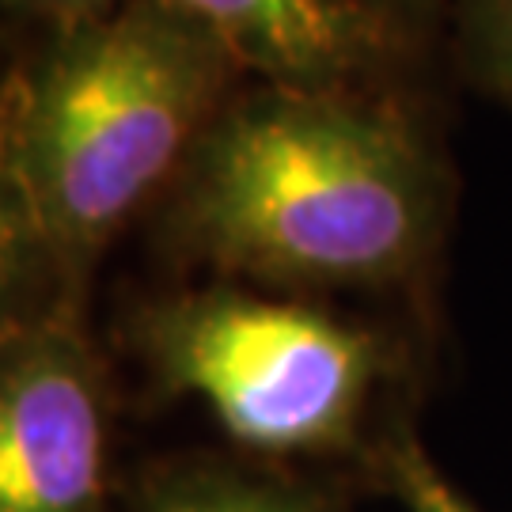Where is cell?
<instances>
[{
  "label": "cell",
  "instance_id": "obj_8",
  "mask_svg": "<svg viewBox=\"0 0 512 512\" xmlns=\"http://www.w3.org/2000/svg\"><path fill=\"white\" fill-rule=\"evenodd\" d=\"M448 54L459 84L512 107V0H452Z\"/></svg>",
  "mask_w": 512,
  "mask_h": 512
},
{
  "label": "cell",
  "instance_id": "obj_9",
  "mask_svg": "<svg viewBox=\"0 0 512 512\" xmlns=\"http://www.w3.org/2000/svg\"><path fill=\"white\" fill-rule=\"evenodd\" d=\"M418 73L448 42L452 0H353Z\"/></svg>",
  "mask_w": 512,
  "mask_h": 512
},
{
  "label": "cell",
  "instance_id": "obj_5",
  "mask_svg": "<svg viewBox=\"0 0 512 512\" xmlns=\"http://www.w3.org/2000/svg\"><path fill=\"white\" fill-rule=\"evenodd\" d=\"M224 42L258 84L403 92L418 73L353 0H164Z\"/></svg>",
  "mask_w": 512,
  "mask_h": 512
},
{
  "label": "cell",
  "instance_id": "obj_10",
  "mask_svg": "<svg viewBox=\"0 0 512 512\" xmlns=\"http://www.w3.org/2000/svg\"><path fill=\"white\" fill-rule=\"evenodd\" d=\"M395 478L403 490L406 512H475L437 475V467L421 456L414 444H406L395 459Z\"/></svg>",
  "mask_w": 512,
  "mask_h": 512
},
{
  "label": "cell",
  "instance_id": "obj_11",
  "mask_svg": "<svg viewBox=\"0 0 512 512\" xmlns=\"http://www.w3.org/2000/svg\"><path fill=\"white\" fill-rule=\"evenodd\" d=\"M16 12H27V16H38L54 27H65V23H76V19H92L99 12H110L118 8L122 0H0Z\"/></svg>",
  "mask_w": 512,
  "mask_h": 512
},
{
  "label": "cell",
  "instance_id": "obj_6",
  "mask_svg": "<svg viewBox=\"0 0 512 512\" xmlns=\"http://www.w3.org/2000/svg\"><path fill=\"white\" fill-rule=\"evenodd\" d=\"M88 293L0 156V338L84 315Z\"/></svg>",
  "mask_w": 512,
  "mask_h": 512
},
{
  "label": "cell",
  "instance_id": "obj_3",
  "mask_svg": "<svg viewBox=\"0 0 512 512\" xmlns=\"http://www.w3.org/2000/svg\"><path fill=\"white\" fill-rule=\"evenodd\" d=\"M126 342L164 395L202 399L258 456H327L361 429L387 349L334 311L209 285L145 300Z\"/></svg>",
  "mask_w": 512,
  "mask_h": 512
},
{
  "label": "cell",
  "instance_id": "obj_4",
  "mask_svg": "<svg viewBox=\"0 0 512 512\" xmlns=\"http://www.w3.org/2000/svg\"><path fill=\"white\" fill-rule=\"evenodd\" d=\"M114 384L84 315L0 338V512H110Z\"/></svg>",
  "mask_w": 512,
  "mask_h": 512
},
{
  "label": "cell",
  "instance_id": "obj_7",
  "mask_svg": "<svg viewBox=\"0 0 512 512\" xmlns=\"http://www.w3.org/2000/svg\"><path fill=\"white\" fill-rule=\"evenodd\" d=\"M126 512H334L289 478L220 463L186 459L148 471L129 494Z\"/></svg>",
  "mask_w": 512,
  "mask_h": 512
},
{
  "label": "cell",
  "instance_id": "obj_2",
  "mask_svg": "<svg viewBox=\"0 0 512 512\" xmlns=\"http://www.w3.org/2000/svg\"><path fill=\"white\" fill-rule=\"evenodd\" d=\"M243 69L164 0H122L54 27L0 95V156L80 289L107 247L160 205Z\"/></svg>",
  "mask_w": 512,
  "mask_h": 512
},
{
  "label": "cell",
  "instance_id": "obj_1",
  "mask_svg": "<svg viewBox=\"0 0 512 512\" xmlns=\"http://www.w3.org/2000/svg\"><path fill=\"white\" fill-rule=\"evenodd\" d=\"M448 164L403 92H236L167 186L171 255L277 289H391L433 262Z\"/></svg>",
  "mask_w": 512,
  "mask_h": 512
}]
</instances>
